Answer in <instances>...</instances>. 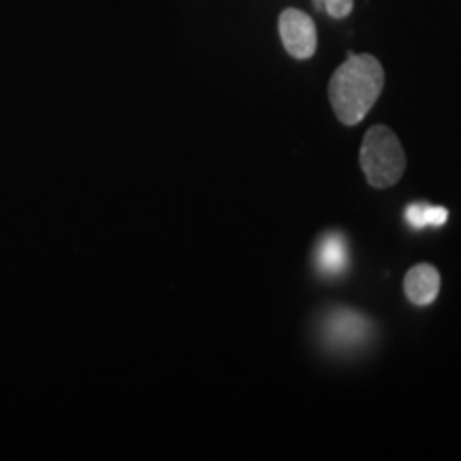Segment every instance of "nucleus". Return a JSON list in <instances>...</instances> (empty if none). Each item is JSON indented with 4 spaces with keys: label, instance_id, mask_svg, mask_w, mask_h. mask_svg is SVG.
I'll list each match as a JSON object with an SVG mask.
<instances>
[{
    "label": "nucleus",
    "instance_id": "obj_1",
    "mask_svg": "<svg viewBox=\"0 0 461 461\" xmlns=\"http://www.w3.org/2000/svg\"><path fill=\"white\" fill-rule=\"evenodd\" d=\"M384 88V68L372 54H348L330 79V103L346 126L363 122Z\"/></svg>",
    "mask_w": 461,
    "mask_h": 461
},
{
    "label": "nucleus",
    "instance_id": "obj_2",
    "mask_svg": "<svg viewBox=\"0 0 461 461\" xmlns=\"http://www.w3.org/2000/svg\"><path fill=\"white\" fill-rule=\"evenodd\" d=\"M361 169L374 188H391L406 171V154L389 126H372L361 143Z\"/></svg>",
    "mask_w": 461,
    "mask_h": 461
},
{
    "label": "nucleus",
    "instance_id": "obj_3",
    "mask_svg": "<svg viewBox=\"0 0 461 461\" xmlns=\"http://www.w3.org/2000/svg\"><path fill=\"white\" fill-rule=\"evenodd\" d=\"M278 31L286 54L295 60H308L316 54V24L305 11L288 7L278 17Z\"/></svg>",
    "mask_w": 461,
    "mask_h": 461
},
{
    "label": "nucleus",
    "instance_id": "obj_4",
    "mask_svg": "<svg viewBox=\"0 0 461 461\" xmlns=\"http://www.w3.org/2000/svg\"><path fill=\"white\" fill-rule=\"evenodd\" d=\"M403 293L414 305L434 303L438 293H440V274L429 263L414 265L403 278Z\"/></svg>",
    "mask_w": 461,
    "mask_h": 461
},
{
    "label": "nucleus",
    "instance_id": "obj_5",
    "mask_svg": "<svg viewBox=\"0 0 461 461\" xmlns=\"http://www.w3.org/2000/svg\"><path fill=\"white\" fill-rule=\"evenodd\" d=\"M314 265L325 276H338L348 267V244L338 230H330L319 240L314 252Z\"/></svg>",
    "mask_w": 461,
    "mask_h": 461
},
{
    "label": "nucleus",
    "instance_id": "obj_6",
    "mask_svg": "<svg viewBox=\"0 0 461 461\" xmlns=\"http://www.w3.org/2000/svg\"><path fill=\"white\" fill-rule=\"evenodd\" d=\"M325 333L330 342L339 346L359 344L367 333V321L350 310H336L325 322Z\"/></svg>",
    "mask_w": 461,
    "mask_h": 461
},
{
    "label": "nucleus",
    "instance_id": "obj_7",
    "mask_svg": "<svg viewBox=\"0 0 461 461\" xmlns=\"http://www.w3.org/2000/svg\"><path fill=\"white\" fill-rule=\"evenodd\" d=\"M448 221V212L445 207L429 205V203H412L406 207V222L414 230L428 227H442Z\"/></svg>",
    "mask_w": 461,
    "mask_h": 461
},
{
    "label": "nucleus",
    "instance_id": "obj_8",
    "mask_svg": "<svg viewBox=\"0 0 461 461\" xmlns=\"http://www.w3.org/2000/svg\"><path fill=\"white\" fill-rule=\"evenodd\" d=\"M316 5L333 20H344L353 14L355 0H316Z\"/></svg>",
    "mask_w": 461,
    "mask_h": 461
}]
</instances>
